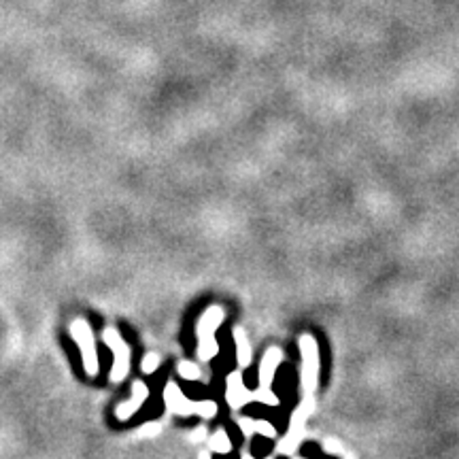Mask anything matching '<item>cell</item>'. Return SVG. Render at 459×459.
<instances>
[{
  "label": "cell",
  "mask_w": 459,
  "mask_h": 459,
  "mask_svg": "<svg viewBox=\"0 0 459 459\" xmlns=\"http://www.w3.org/2000/svg\"><path fill=\"white\" fill-rule=\"evenodd\" d=\"M158 364H160L158 355H147V360L143 362V370H145V372H151V368H156Z\"/></svg>",
  "instance_id": "cell-6"
},
{
  "label": "cell",
  "mask_w": 459,
  "mask_h": 459,
  "mask_svg": "<svg viewBox=\"0 0 459 459\" xmlns=\"http://www.w3.org/2000/svg\"><path fill=\"white\" fill-rule=\"evenodd\" d=\"M300 453L304 455V457H309V459H319L323 453H321V449L315 444V442H306L302 449H300Z\"/></svg>",
  "instance_id": "cell-5"
},
{
  "label": "cell",
  "mask_w": 459,
  "mask_h": 459,
  "mask_svg": "<svg viewBox=\"0 0 459 459\" xmlns=\"http://www.w3.org/2000/svg\"><path fill=\"white\" fill-rule=\"evenodd\" d=\"M319 459H336V457H328V455H321Z\"/></svg>",
  "instance_id": "cell-8"
},
{
  "label": "cell",
  "mask_w": 459,
  "mask_h": 459,
  "mask_svg": "<svg viewBox=\"0 0 459 459\" xmlns=\"http://www.w3.org/2000/svg\"><path fill=\"white\" fill-rule=\"evenodd\" d=\"M134 398H132V402L130 404H126V406H122L124 410H118V414L122 417V419H126V417H130V412L132 410H136L140 404H143V400L147 398V387L143 385V382H134Z\"/></svg>",
  "instance_id": "cell-3"
},
{
  "label": "cell",
  "mask_w": 459,
  "mask_h": 459,
  "mask_svg": "<svg viewBox=\"0 0 459 459\" xmlns=\"http://www.w3.org/2000/svg\"><path fill=\"white\" fill-rule=\"evenodd\" d=\"M70 334L74 338V342L79 344L81 355H83V366L90 374L98 372V357H96V342H94V334L88 325V321L83 319H74V323L70 325Z\"/></svg>",
  "instance_id": "cell-1"
},
{
  "label": "cell",
  "mask_w": 459,
  "mask_h": 459,
  "mask_svg": "<svg viewBox=\"0 0 459 459\" xmlns=\"http://www.w3.org/2000/svg\"><path fill=\"white\" fill-rule=\"evenodd\" d=\"M273 451V442H271V438H266V436H255L253 440H251V453H253V457H257V459H264V457H268V453Z\"/></svg>",
  "instance_id": "cell-4"
},
{
  "label": "cell",
  "mask_w": 459,
  "mask_h": 459,
  "mask_svg": "<svg viewBox=\"0 0 459 459\" xmlns=\"http://www.w3.org/2000/svg\"><path fill=\"white\" fill-rule=\"evenodd\" d=\"M279 459H287V457H279Z\"/></svg>",
  "instance_id": "cell-9"
},
{
  "label": "cell",
  "mask_w": 459,
  "mask_h": 459,
  "mask_svg": "<svg viewBox=\"0 0 459 459\" xmlns=\"http://www.w3.org/2000/svg\"><path fill=\"white\" fill-rule=\"evenodd\" d=\"M215 459H241V455H239V451L234 449V451H230L227 455H215Z\"/></svg>",
  "instance_id": "cell-7"
},
{
  "label": "cell",
  "mask_w": 459,
  "mask_h": 459,
  "mask_svg": "<svg viewBox=\"0 0 459 459\" xmlns=\"http://www.w3.org/2000/svg\"><path fill=\"white\" fill-rule=\"evenodd\" d=\"M104 340H106V344L113 349V353H115V366H113V372H111V380H122L124 376H126V372H128V366H130V360H128V347H126V342L122 340V336H120V332L118 330H113V328H108V330H104Z\"/></svg>",
  "instance_id": "cell-2"
}]
</instances>
